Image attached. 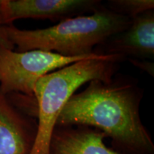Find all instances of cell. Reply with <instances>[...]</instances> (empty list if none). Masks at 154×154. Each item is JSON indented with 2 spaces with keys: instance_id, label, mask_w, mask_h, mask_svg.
<instances>
[{
  "instance_id": "obj_3",
  "label": "cell",
  "mask_w": 154,
  "mask_h": 154,
  "mask_svg": "<svg viewBox=\"0 0 154 154\" xmlns=\"http://www.w3.org/2000/svg\"><path fill=\"white\" fill-rule=\"evenodd\" d=\"M124 60V57L113 55L85 59L42 76L34 90L37 131L29 154H49L58 117L68 100L79 88L92 80L110 82L119 63Z\"/></svg>"
},
{
  "instance_id": "obj_2",
  "label": "cell",
  "mask_w": 154,
  "mask_h": 154,
  "mask_svg": "<svg viewBox=\"0 0 154 154\" xmlns=\"http://www.w3.org/2000/svg\"><path fill=\"white\" fill-rule=\"evenodd\" d=\"M131 22L104 7L89 15L71 17L41 29L3 25L0 26V34L17 52L42 50L64 57H88L94 54V49L108 38L128 28Z\"/></svg>"
},
{
  "instance_id": "obj_6",
  "label": "cell",
  "mask_w": 154,
  "mask_h": 154,
  "mask_svg": "<svg viewBox=\"0 0 154 154\" xmlns=\"http://www.w3.org/2000/svg\"><path fill=\"white\" fill-rule=\"evenodd\" d=\"M96 54L121 56L128 59L153 60L154 11L150 10L132 19L126 29L111 36L94 50Z\"/></svg>"
},
{
  "instance_id": "obj_9",
  "label": "cell",
  "mask_w": 154,
  "mask_h": 154,
  "mask_svg": "<svg viewBox=\"0 0 154 154\" xmlns=\"http://www.w3.org/2000/svg\"><path fill=\"white\" fill-rule=\"evenodd\" d=\"M106 8L115 14L133 19L146 11L153 10V0H109Z\"/></svg>"
},
{
  "instance_id": "obj_11",
  "label": "cell",
  "mask_w": 154,
  "mask_h": 154,
  "mask_svg": "<svg viewBox=\"0 0 154 154\" xmlns=\"http://www.w3.org/2000/svg\"><path fill=\"white\" fill-rule=\"evenodd\" d=\"M0 47H3L7 48V49L13 50L14 49V47H13L12 44H11L9 42H7L5 38L2 37L0 34Z\"/></svg>"
},
{
  "instance_id": "obj_10",
  "label": "cell",
  "mask_w": 154,
  "mask_h": 154,
  "mask_svg": "<svg viewBox=\"0 0 154 154\" xmlns=\"http://www.w3.org/2000/svg\"><path fill=\"white\" fill-rule=\"evenodd\" d=\"M132 64L135 66L138 67V69H141L144 72L148 73L149 75L153 76L154 75V64L153 61L150 60H143V59H128Z\"/></svg>"
},
{
  "instance_id": "obj_1",
  "label": "cell",
  "mask_w": 154,
  "mask_h": 154,
  "mask_svg": "<svg viewBox=\"0 0 154 154\" xmlns=\"http://www.w3.org/2000/svg\"><path fill=\"white\" fill-rule=\"evenodd\" d=\"M143 91L134 79L92 80L63 106L56 126H88L111 139L121 154H154V144L140 116Z\"/></svg>"
},
{
  "instance_id": "obj_8",
  "label": "cell",
  "mask_w": 154,
  "mask_h": 154,
  "mask_svg": "<svg viewBox=\"0 0 154 154\" xmlns=\"http://www.w3.org/2000/svg\"><path fill=\"white\" fill-rule=\"evenodd\" d=\"M103 132L83 126H56L49 154H121L107 147Z\"/></svg>"
},
{
  "instance_id": "obj_7",
  "label": "cell",
  "mask_w": 154,
  "mask_h": 154,
  "mask_svg": "<svg viewBox=\"0 0 154 154\" xmlns=\"http://www.w3.org/2000/svg\"><path fill=\"white\" fill-rule=\"evenodd\" d=\"M37 122L0 91V154H29Z\"/></svg>"
},
{
  "instance_id": "obj_5",
  "label": "cell",
  "mask_w": 154,
  "mask_h": 154,
  "mask_svg": "<svg viewBox=\"0 0 154 154\" xmlns=\"http://www.w3.org/2000/svg\"><path fill=\"white\" fill-rule=\"evenodd\" d=\"M103 7L99 0H1L2 22L9 25L26 18L61 22Z\"/></svg>"
},
{
  "instance_id": "obj_12",
  "label": "cell",
  "mask_w": 154,
  "mask_h": 154,
  "mask_svg": "<svg viewBox=\"0 0 154 154\" xmlns=\"http://www.w3.org/2000/svg\"><path fill=\"white\" fill-rule=\"evenodd\" d=\"M0 26H2V17H1V0H0Z\"/></svg>"
},
{
  "instance_id": "obj_4",
  "label": "cell",
  "mask_w": 154,
  "mask_h": 154,
  "mask_svg": "<svg viewBox=\"0 0 154 154\" xmlns=\"http://www.w3.org/2000/svg\"><path fill=\"white\" fill-rule=\"evenodd\" d=\"M105 57L94 54L69 57L42 50L17 52L0 47V91L5 95L21 94L34 99L36 84L42 76L77 61Z\"/></svg>"
}]
</instances>
